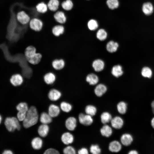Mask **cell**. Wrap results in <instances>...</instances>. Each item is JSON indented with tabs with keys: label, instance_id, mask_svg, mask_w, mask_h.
<instances>
[{
	"label": "cell",
	"instance_id": "cell-4",
	"mask_svg": "<svg viewBox=\"0 0 154 154\" xmlns=\"http://www.w3.org/2000/svg\"><path fill=\"white\" fill-rule=\"evenodd\" d=\"M30 28L32 30L37 32L40 31L43 27V23L39 19L34 17L31 19L29 23Z\"/></svg>",
	"mask_w": 154,
	"mask_h": 154
},
{
	"label": "cell",
	"instance_id": "cell-32",
	"mask_svg": "<svg viewBox=\"0 0 154 154\" xmlns=\"http://www.w3.org/2000/svg\"><path fill=\"white\" fill-rule=\"evenodd\" d=\"M100 118L102 123L104 124H106L111 121L112 117L109 113L104 112L101 114Z\"/></svg>",
	"mask_w": 154,
	"mask_h": 154
},
{
	"label": "cell",
	"instance_id": "cell-16",
	"mask_svg": "<svg viewBox=\"0 0 154 154\" xmlns=\"http://www.w3.org/2000/svg\"><path fill=\"white\" fill-rule=\"evenodd\" d=\"M121 143L124 145L129 146L133 141L132 136L129 134L125 133L123 134L120 138Z\"/></svg>",
	"mask_w": 154,
	"mask_h": 154
},
{
	"label": "cell",
	"instance_id": "cell-33",
	"mask_svg": "<svg viewBox=\"0 0 154 154\" xmlns=\"http://www.w3.org/2000/svg\"><path fill=\"white\" fill-rule=\"evenodd\" d=\"M117 109L118 112L120 114H124L127 111V104L123 101L119 102L117 105Z\"/></svg>",
	"mask_w": 154,
	"mask_h": 154
},
{
	"label": "cell",
	"instance_id": "cell-46",
	"mask_svg": "<svg viewBox=\"0 0 154 154\" xmlns=\"http://www.w3.org/2000/svg\"><path fill=\"white\" fill-rule=\"evenodd\" d=\"M13 152L10 149L4 150L2 152V154H13Z\"/></svg>",
	"mask_w": 154,
	"mask_h": 154
},
{
	"label": "cell",
	"instance_id": "cell-35",
	"mask_svg": "<svg viewBox=\"0 0 154 154\" xmlns=\"http://www.w3.org/2000/svg\"><path fill=\"white\" fill-rule=\"evenodd\" d=\"M141 74L143 76L148 78H151L152 75V71L149 67L145 66L143 67L141 70Z\"/></svg>",
	"mask_w": 154,
	"mask_h": 154
},
{
	"label": "cell",
	"instance_id": "cell-36",
	"mask_svg": "<svg viewBox=\"0 0 154 154\" xmlns=\"http://www.w3.org/2000/svg\"><path fill=\"white\" fill-rule=\"evenodd\" d=\"M85 112L86 114L92 116H94L96 114L97 109L94 106L88 105L85 108Z\"/></svg>",
	"mask_w": 154,
	"mask_h": 154
},
{
	"label": "cell",
	"instance_id": "cell-31",
	"mask_svg": "<svg viewBox=\"0 0 154 154\" xmlns=\"http://www.w3.org/2000/svg\"><path fill=\"white\" fill-rule=\"evenodd\" d=\"M40 120L42 124H48L52 122V117L48 113L43 112L40 115Z\"/></svg>",
	"mask_w": 154,
	"mask_h": 154
},
{
	"label": "cell",
	"instance_id": "cell-8",
	"mask_svg": "<svg viewBox=\"0 0 154 154\" xmlns=\"http://www.w3.org/2000/svg\"><path fill=\"white\" fill-rule=\"evenodd\" d=\"M62 95L61 92L58 90L52 88L48 92V96L49 99L52 101H56L59 100Z\"/></svg>",
	"mask_w": 154,
	"mask_h": 154
},
{
	"label": "cell",
	"instance_id": "cell-28",
	"mask_svg": "<svg viewBox=\"0 0 154 154\" xmlns=\"http://www.w3.org/2000/svg\"><path fill=\"white\" fill-rule=\"evenodd\" d=\"M37 11L39 13L44 14L48 10L47 4L43 2L38 3L35 6Z\"/></svg>",
	"mask_w": 154,
	"mask_h": 154
},
{
	"label": "cell",
	"instance_id": "cell-19",
	"mask_svg": "<svg viewBox=\"0 0 154 154\" xmlns=\"http://www.w3.org/2000/svg\"><path fill=\"white\" fill-rule=\"evenodd\" d=\"M59 108L54 104L50 105L48 109V114L52 117H54L58 116L60 113Z\"/></svg>",
	"mask_w": 154,
	"mask_h": 154
},
{
	"label": "cell",
	"instance_id": "cell-17",
	"mask_svg": "<svg viewBox=\"0 0 154 154\" xmlns=\"http://www.w3.org/2000/svg\"><path fill=\"white\" fill-rule=\"evenodd\" d=\"M65 28L62 25L58 24L54 26L52 29V32L54 35L59 37L64 32Z\"/></svg>",
	"mask_w": 154,
	"mask_h": 154
},
{
	"label": "cell",
	"instance_id": "cell-7",
	"mask_svg": "<svg viewBox=\"0 0 154 154\" xmlns=\"http://www.w3.org/2000/svg\"><path fill=\"white\" fill-rule=\"evenodd\" d=\"M78 119L80 123L86 126L90 125L93 122V119L91 116L83 113L79 114Z\"/></svg>",
	"mask_w": 154,
	"mask_h": 154
},
{
	"label": "cell",
	"instance_id": "cell-5",
	"mask_svg": "<svg viewBox=\"0 0 154 154\" xmlns=\"http://www.w3.org/2000/svg\"><path fill=\"white\" fill-rule=\"evenodd\" d=\"M24 79L22 75L19 73L13 74L9 79L11 84L14 87L21 86L23 82Z\"/></svg>",
	"mask_w": 154,
	"mask_h": 154
},
{
	"label": "cell",
	"instance_id": "cell-20",
	"mask_svg": "<svg viewBox=\"0 0 154 154\" xmlns=\"http://www.w3.org/2000/svg\"><path fill=\"white\" fill-rule=\"evenodd\" d=\"M107 88L104 84H100L98 85L95 88L94 91L95 94L98 97L102 96L106 92Z\"/></svg>",
	"mask_w": 154,
	"mask_h": 154
},
{
	"label": "cell",
	"instance_id": "cell-10",
	"mask_svg": "<svg viewBox=\"0 0 154 154\" xmlns=\"http://www.w3.org/2000/svg\"><path fill=\"white\" fill-rule=\"evenodd\" d=\"M110 122L112 126L117 129L121 128L123 125V119L121 117L118 116L112 118Z\"/></svg>",
	"mask_w": 154,
	"mask_h": 154
},
{
	"label": "cell",
	"instance_id": "cell-45",
	"mask_svg": "<svg viewBox=\"0 0 154 154\" xmlns=\"http://www.w3.org/2000/svg\"><path fill=\"white\" fill-rule=\"evenodd\" d=\"M79 154H88V152L87 149L85 147H83L80 149L78 152Z\"/></svg>",
	"mask_w": 154,
	"mask_h": 154
},
{
	"label": "cell",
	"instance_id": "cell-14",
	"mask_svg": "<svg viewBox=\"0 0 154 154\" xmlns=\"http://www.w3.org/2000/svg\"><path fill=\"white\" fill-rule=\"evenodd\" d=\"M47 4L48 10L55 12L58 10L60 3L58 0H49Z\"/></svg>",
	"mask_w": 154,
	"mask_h": 154
},
{
	"label": "cell",
	"instance_id": "cell-6",
	"mask_svg": "<svg viewBox=\"0 0 154 154\" xmlns=\"http://www.w3.org/2000/svg\"><path fill=\"white\" fill-rule=\"evenodd\" d=\"M54 18L58 24L63 25L67 21V17L64 12L62 11L58 10L54 15Z\"/></svg>",
	"mask_w": 154,
	"mask_h": 154
},
{
	"label": "cell",
	"instance_id": "cell-3",
	"mask_svg": "<svg viewBox=\"0 0 154 154\" xmlns=\"http://www.w3.org/2000/svg\"><path fill=\"white\" fill-rule=\"evenodd\" d=\"M16 18L19 23L23 25L28 24L31 19L30 16L23 10L17 11Z\"/></svg>",
	"mask_w": 154,
	"mask_h": 154
},
{
	"label": "cell",
	"instance_id": "cell-34",
	"mask_svg": "<svg viewBox=\"0 0 154 154\" xmlns=\"http://www.w3.org/2000/svg\"><path fill=\"white\" fill-rule=\"evenodd\" d=\"M96 36L97 38L99 40L103 41L107 37V33L104 29H100L97 31Z\"/></svg>",
	"mask_w": 154,
	"mask_h": 154
},
{
	"label": "cell",
	"instance_id": "cell-13",
	"mask_svg": "<svg viewBox=\"0 0 154 154\" xmlns=\"http://www.w3.org/2000/svg\"><path fill=\"white\" fill-rule=\"evenodd\" d=\"M104 63L102 60L97 59L93 62L92 66L94 70L97 72H99L103 70L104 67Z\"/></svg>",
	"mask_w": 154,
	"mask_h": 154
},
{
	"label": "cell",
	"instance_id": "cell-24",
	"mask_svg": "<svg viewBox=\"0 0 154 154\" xmlns=\"http://www.w3.org/2000/svg\"><path fill=\"white\" fill-rule=\"evenodd\" d=\"M112 75L116 78L121 76L123 73L122 66L120 65H116L113 66L112 69Z\"/></svg>",
	"mask_w": 154,
	"mask_h": 154
},
{
	"label": "cell",
	"instance_id": "cell-21",
	"mask_svg": "<svg viewBox=\"0 0 154 154\" xmlns=\"http://www.w3.org/2000/svg\"><path fill=\"white\" fill-rule=\"evenodd\" d=\"M52 65L54 69L57 70H59L64 68L65 66V62L64 60L62 59H56L52 61Z\"/></svg>",
	"mask_w": 154,
	"mask_h": 154
},
{
	"label": "cell",
	"instance_id": "cell-12",
	"mask_svg": "<svg viewBox=\"0 0 154 154\" xmlns=\"http://www.w3.org/2000/svg\"><path fill=\"white\" fill-rule=\"evenodd\" d=\"M121 147V144L119 142L116 140H114L110 143L109 149L111 152L117 153L120 151Z\"/></svg>",
	"mask_w": 154,
	"mask_h": 154
},
{
	"label": "cell",
	"instance_id": "cell-41",
	"mask_svg": "<svg viewBox=\"0 0 154 154\" xmlns=\"http://www.w3.org/2000/svg\"><path fill=\"white\" fill-rule=\"evenodd\" d=\"M90 152L93 154H99L101 152V149L97 145H92L90 148Z\"/></svg>",
	"mask_w": 154,
	"mask_h": 154
},
{
	"label": "cell",
	"instance_id": "cell-18",
	"mask_svg": "<svg viewBox=\"0 0 154 154\" xmlns=\"http://www.w3.org/2000/svg\"><path fill=\"white\" fill-rule=\"evenodd\" d=\"M153 6L150 2H146L143 5L142 10L143 13L146 15H151L153 13Z\"/></svg>",
	"mask_w": 154,
	"mask_h": 154
},
{
	"label": "cell",
	"instance_id": "cell-27",
	"mask_svg": "<svg viewBox=\"0 0 154 154\" xmlns=\"http://www.w3.org/2000/svg\"><path fill=\"white\" fill-rule=\"evenodd\" d=\"M100 132L102 136L109 137L112 135V130L110 126L105 124L101 129Z\"/></svg>",
	"mask_w": 154,
	"mask_h": 154
},
{
	"label": "cell",
	"instance_id": "cell-37",
	"mask_svg": "<svg viewBox=\"0 0 154 154\" xmlns=\"http://www.w3.org/2000/svg\"><path fill=\"white\" fill-rule=\"evenodd\" d=\"M106 4L108 7L112 10L117 8L119 5L118 0H107Z\"/></svg>",
	"mask_w": 154,
	"mask_h": 154
},
{
	"label": "cell",
	"instance_id": "cell-42",
	"mask_svg": "<svg viewBox=\"0 0 154 154\" xmlns=\"http://www.w3.org/2000/svg\"><path fill=\"white\" fill-rule=\"evenodd\" d=\"M63 153L65 154H75L76 151L74 148L70 146L65 147L63 150Z\"/></svg>",
	"mask_w": 154,
	"mask_h": 154
},
{
	"label": "cell",
	"instance_id": "cell-43",
	"mask_svg": "<svg viewBox=\"0 0 154 154\" xmlns=\"http://www.w3.org/2000/svg\"><path fill=\"white\" fill-rule=\"evenodd\" d=\"M27 112L18 111L17 114V118L20 121H23L25 119Z\"/></svg>",
	"mask_w": 154,
	"mask_h": 154
},
{
	"label": "cell",
	"instance_id": "cell-2",
	"mask_svg": "<svg viewBox=\"0 0 154 154\" xmlns=\"http://www.w3.org/2000/svg\"><path fill=\"white\" fill-rule=\"evenodd\" d=\"M20 121L17 117H8L4 120V125L7 130L9 132H13L16 130H19L21 126Z\"/></svg>",
	"mask_w": 154,
	"mask_h": 154
},
{
	"label": "cell",
	"instance_id": "cell-47",
	"mask_svg": "<svg viewBox=\"0 0 154 154\" xmlns=\"http://www.w3.org/2000/svg\"><path fill=\"white\" fill-rule=\"evenodd\" d=\"M128 153L129 154H137L138 153L136 150H133L129 151Z\"/></svg>",
	"mask_w": 154,
	"mask_h": 154
},
{
	"label": "cell",
	"instance_id": "cell-15",
	"mask_svg": "<svg viewBox=\"0 0 154 154\" xmlns=\"http://www.w3.org/2000/svg\"><path fill=\"white\" fill-rule=\"evenodd\" d=\"M61 139L62 142L65 145L72 143L74 141V137L72 134L69 132L64 133L62 135Z\"/></svg>",
	"mask_w": 154,
	"mask_h": 154
},
{
	"label": "cell",
	"instance_id": "cell-44",
	"mask_svg": "<svg viewBox=\"0 0 154 154\" xmlns=\"http://www.w3.org/2000/svg\"><path fill=\"white\" fill-rule=\"evenodd\" d=\"M44 153L45 154H59V153L56 150L50 148L46 150Z\"/></svg>",
	"mask_w": 154,
	"mask_h": 154
},
{
	"label": "cell",
	"instance_id": "cell-30",
	"mask_svg": "<svg viewBox=\"0 0 154 154\" xmlns=\"http://www.w3.org/2000/svg\"><path fill=\"white\" fill-rule=\"evenodd\" d=\"M86 80L90 85H94L98 82L99 78L97 75L93 73H91L88 75Z\"/></svg>",
	"mask_w": 154,
	"mask_h": 154
},
{
	"label": "cell",
	"instance_id": "cell-50",
	"mask_svg": "<svg viewBox=\"0 0 154 154\" xmlns=\"http://www.w3.org/2000/svg\"><path fill=\"white\" fill-rule=\"evenodd\" d=\"M2 120V117L1 115L0 114V125L1 123Z\"/></svg>",
	"mask_w": 154,
	"mask_h": 154
},
{
	"label": "cell",
	"instance_id": "cell-25",
	"mask_svg": "<svg viewBox=\"0 0 154 154\" xmlns=\"http://www.w3.org/2000/svg\"><path fill=\"white\" fill-rule=\"evenodd\" d=\"M44 79L46 84L48 85L52 84L55 82L56 77L55 75L52 72H49L44 75Z\"/></svg>",
	"mask_w": 154,
	"mask_h": 154
},
{
	"label": "cell",
	"instance_id": "cell-38",
	"mask_svg": "<svg viewBox=\"0 0 154 154\" xmlns=\"http://www.w3.org/2000/svg\"><path fill=\"white\" fill-rule=\"evenodd\" d=\"M88 28L91 31H94L96 30L98 27L97 21L94 19L90 20L87 24Z\"/></svg>",
	"mask_w": 154,
	"mask_h": 154
},
{
	"label": "cell",
	"instance_id": "cell-22",
	"mask_svg": "<svg viewBox=\"0 0 154 154\" xmlns=\"http://www.w3.org/2000/svg\"><path fill=\"white\" fill-rule=\"evenodd\" d=\"M49 127L47 124H42L38 127V132L39 135L42 137H45L48 135Z\"/></svg>",
	"mask_w": 154,
	"mask_h": 154
},
{
	"label": "cell",
	"instance_id": "cell-23",
	"mask_svg": "<svg viewBox=\"0 0 154 154\" xmlns=\"http://www.w3.org/2000/svg\"><path fill=\"white\" fill-rule=\"evenodd\" d=\"M119 44L113 40H110L107 43L106 48L107 50L110 53L116 52L117 50Z\"/></svg>",
	"mask_w": 154,
	"mask_h": 154
},
{
	"label": "cell",
	"instance_id": "cell-29",
	"mask_svg": "<svg viewBox=\"0 0 154 154\" xmlns=\"http://www.w3.org/2000/svg\"><path fill=\"white\" fill-rule=\"evenodd\" d=\"M43 142L42 139L39 137L34 138L32 140L31 144L33 148L36 150H38L41 148Z\"/></svg>",
	"mask_w": 154,
	"mask_h": 154
},
{
	"label": "cell",
	"instance_id": "cell-1",
	"mask_svg": "<svg viewBox=\"0 0 154 154\" xmlns=\"http://www.w3.org/2000/svg\"><path fill=\"white\" fill-rule=\"evenodd\" d=\"M38 115L36 108L31 107L27 112L26 117L23 121V125L25 128H29L36 124L38 120Z\"/></svg>",
	"mask_w": 154,
	"mask_h": 154
},
{
	"label": "cell",
	"instance_id": "cell-49",
	"mask_svg": "<svg viewBox=\"0 0 154 154\" xmlns=\"http://www.w3.org/2000/svg\"><path fill=\"white\" fill-rule=\"evenodd\" d=\"M151 125L152 127L154 128V117L152 119L151 121Z\"/></svg>",
	"mask_w": 154,
	"mask_h": 154
},
{
	"label": "cell",
	"instance_id": "cell-11",
	"mask_svg": "<svg viewBox=\"0 0 154 154\" xmlns=\"http://www.w3.org/2000/svg\"><path fill=\"white\" fill-rule=\"evenodd\" d=\"M76 120L74 117H70L66 121V127L68 130L70 131H73L76 126Z\"/></svg>",
	"mask_w": 154,
	"mask_h": 154
},
{
	"label": "cell",
	"instance_id": "cell-48",
	"mask_svg": "<svg viewBox=\"0 0 154 154\" xmlns=\"http://www.w3.org/2000/svg\"><path fill=\"white\" fill-rule=\"evenodd\" d=\"M151 106L152 108L153 112L154 114V100L152 102L151 104Z\"/></svg>",
	"mask_w": 154,
	"mask_h": 154
},
{
	"label": "cell",
	"instance_id": "cell-39",
	"mask_svg": "<svg viewBox=\"0 0 154 154\" xmlns=\"http://www.w3.org/2000/svg\"><path fill=\"white\" fill-rule=\"evenodd\" d=\"M60 108L63 112H70L72 109V106L69 103L66 102H62L60 104Z\"/></svg>",
	"mask_w": 154,
	"mask_h": 154
},
{
	"label": "cell",
	"instance_id": "cell-9",
	"mask_svg": "<svg viewBox=\"0 0 154 154\" xmlns=\"http://www.w3.org/2000/svg\"><path fill=\"white\" fill-rule=\"evenodd\" d=\"M36 49L33 46H29L25 49L24 55L27 61L33 58L36 54Z\"/></svg>",
	"mask_w": 154,
	"mask_h": 154
},
{
	"label": "cell",
	"instance_id": "cell-26",
	"mask_svg": "<svg viewBox=\"0 0 154 154\" xmlns=\"http://www.w3.org/2000/svg\"><path fill=\"white\" fill-rule=\"evenodd\" d=\"M74 3L72 0H65L60 4L62 9L65 11L71 10L74 7Z\"/></svg>",
	"mask_w": 154,
	"mask_h": 154
},
{
	"label": "cell",
	"instance_id": "cell-40",
	"mask_svg": "<svg viewBox=\"0 0 154 154\" xmlns=\"http://www.w3.org/2000/svg\"><path fill=\"white\" fill-rule=\"evenodd\" d=\"M17 110L18 111L27 112L29 109L27 104L25 102L19 103L16 106Z\"/></svg>",
	"mask_w": 154,
	"mask_h": 154
}]
</instances>
